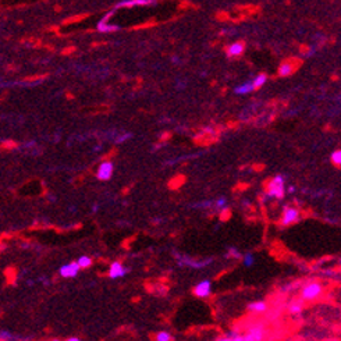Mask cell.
<instances>
[{"instance_id": "cell-19", "label": "cell", "mask_w": 341, "mask_h": 341, "mask_svg": "<svg viewBox=\"0 0 341 341\" xmlns=\"http://www.w3.org/2000/svg\"><path fill=\"white\" fill-rule=\"evenodd\" d=\"M222 340L241 341V340H245V336H240V334H238V333H234V332H230V333L226 334V336H224V339H222Z\"/></svg>"}, {"instance_id": "cell-33", "label": "cell", "mask_w": 341, "mask_h": 341, "mask_svg": "<svg viewBox=\"0 0 341 341\" xmlns=\"http://www.w3.org/2000/svg\"><path fill=\"white\" fill-rule=\"evenodd\" d=\"M70 52H74V48H67L66 50H64V53H70Z\"/></svg>"}, {"instance_id": "cell-12", "label": "cell", "mask_w": 341, "mask_h": 341, "mask_svg": "<svg viewBox=\"0 0 341 341\" xmlns=\"http://www.w3.org/2000/svg\"><path fill=\"white\" fill-rule=\"evenodd\" d=\"M267 309V304L263 302V301H256V302H252V304L248 305V311L255 312V313H262Z\"/></svg>"}, {"instance_id": "cell-3", "label": "cell", "mask_w": 341, "mask_h": 341, "mask_svg": "<svg viewBox=\"0 0 341 341\" xmlns=\"http://www.w3.org/2000/svg\"><path fill=\"white\" fill-rule=\"evenodd\" d=\"M299 220V212L298 209L295 208H287L284 209L282 216V226H290V224H294Z\"/></svg>"}, {"instance_id": "cell-21", "label": "cell", "mask_w": 341, "mask_h": 341, "mask_svg": "<svg viewBox=\"0 0 341 341\" xmlns=\"http://www.w3.org/2000/svg\"><path fill=\"white\" fill-rule=\"evenodd\" d=\"M184 265H188V266H193V267H205L206 265H209V260L208 262H195V260H184L183 262Z\"/></svg>"}, {"instance_id": "cell-18", "label": "cell", "mask_w": 341, "mask_h": 341, "mask_svg": "<svg viewBox=\"0 0 341 341\" xmlns=\"http://www.w3.org/2000/svg\"><path fill=\"white\" fill-rule=\"evenodd\" d=\"M332 163L337 167H341V149L332 153Z\"/></svg>"}, {"instance_id": "cell-30", "label": "cell", "mask_w": 341, "mask_h": 341, "mask_svg": "<svg viewBox=\"0 0 341 341\" xmlns=\"http://www.w3.org/2000/svg\"><path fill=\"white\" fill-rule=\"evenodd\" d=\"M155 22H146V24H142V25H137L134 27V30H140V28H148V27H153Z\"/></svg>"}, {"instance_id": "cell-14", "label": "cell", "mask_w": 341, "mask_h": 341, "mask_svg": "<svg viewBox=\"0 0 341 341\" xmlns=\"http://www.w3.org/2000/svg\"><path fill=\"white\" fill-rule=\"evenodd\" d=\"M97 31L99 32H116V31H119V27L117 25H109L107 22L100 21L97 24Z\"/></svg>"}, {"instance_id": "cell-2", "label": "cell", "mask_w": 341, "mask_h": 341, "mask_svg": "<svg viewBox=\"0 0 341 341\" xmlns=\"http://www.w3.org/2000/svg\"><path fill=\"white\" fill-rule=\"evenodd\" d=\"M323 292V287L320 286L319 283H309L302 287L301 290V298L304 301H313L316 298H319Z\"/></svg>"}, {"instance_id": "cell-34", "label": "cell", "mask_w": 341, "mask_h": 341, "mask_svg": "<svg viewBox=\"0 0 341 341\" xmlns=\"http://www.w3.org/2000/svg\"><path fill=\"white\" fill-rule=\"evenodd\" d=\"M68 340L70 341H78L80 339H78V337H71V339H68Z\"/></svg>"}, {"instance_id": "cell-28", "label": "cell", "mask_w": 341, "mask_h": 341, "mask_svg": "<svg viewBox=\"0 0 341 341\" xmlns=\"http://www.w3.org/2000/svg\"><path fill=\"white\" fill-rule=\"evenodd\" d=\"M187 7H195L196 8L198 6H195V4H193V3H191V1H187V0H184V1H181V3H180V8H183V10H184V8H187Z\"/></svg>"}, {"instance_id": "cell-31", "label": "cell", "mask_w": 341, "mask_h": 341, "mask_svg": "<svg viewBox=\"0 0 341 341\" xmlns=\"http://www.w3.org/2000/svg\"><path fill=\"white\" fill-rule=\"evenodd\" d=\"M231 255H233V256H236V258H240V253L236 252V249H234V248L231 249Z\"/></svg>"}, {"instance_id": "cell-9", "label": "cell", "mask_w": 341, "mask_h": 341, "mask_svg": "<svg viewBox=\"0 0 341 341\" xmlns=\"http://www.w3.org/2000/svg\"><path fill=\"white\" fill-rule=\"evenodd\" d=\"M244 49H245L244 42H236V44H233L231 46H229V48L226 49V52H227V56H230V57H238V56H241V54H243Z\"/></svg>"}, {"instance_id": "cell-1", "label": "cell", "mask_w": 341, "mask_h": 341, "mask_svg": "<svg viewBox=\"0 0 341 341\" xmlns=\"http://www.w3.org/2000/svg\"><path fill=\"white\" fill-rule=\"evenodd\" d=\"M286 194V188H284V177L283 176H276L270 180V183L267 184V195L272 198H277L282 199Z\"/></svg>"}, {"instance_id": "cell-29", "label": "cell", "mask_w": 341, "mask_h": 341, "mask_svg": "<svg viewBox=\"0 0 341 341\" xmlns=\"http://www.w3.org/2000/svg\"><path fill=\"white\" fill-rule=\"evenodd\" d=\"M216 17L219 18V20H229L230 18V15H229V13H226V11H219L217 14H216Z\"/></svg>"}, {"instance_id": "cell-11", "label": "cell", "mask_w": 341, "mask_h": 341, "mask_svg": "<svg viewBox=\"0 0 341 341\" xmlns=\"http://www.w3.org/2000/svg\"><path fill=\"white\" fill-rule=\"evenodd\" d=\"M295 71V66H294V63L292 61H283L282 64H280V67H279V75L280 77H289V75H291L292 73Z\"/></svg>"}, {"instance_id": "cell-13", "label": "cell", "mask_w": 341, "mask_h": 341, "mask_svg": "<svg viewBox=\"0 0 341 341\" xmlns=\"http://www.w3.org/2000/svg\"><path fill=\"white\" fill-rule=\"evenodd\" d=\"M252 91H255L252 81L245 82V84H243V85H240V87H237V88H236V92H237V94H240V95L249 94V92H252Z\"/></svg>"}, {"instance_id": "cell-26", "label": "cell", "mask_w": 341, "mask_h": 341, "mask_svg": "<svg viewBox=\"0 0 341 341\" xmlns=\"http://www.w3.org/2000/svg\"><path fill=\"white\" fill-rule=\"evenodd\" d=\"M226 203H227V200H226V198H219V199L216 200V209H223L226 208Z\"/></svg>"}, {"instance_id": "cell-20", "label": "cell", "mask_w": 341, "mask_h": 341, "mask_svg": "<svg viewBox=\"0 0 341 341\" xmlns=\"http://www.w3.org/2000/svg\"><path fill=\"white\" fill-rule=\"evenodd\" d=\"M77 262L80 263L81 269H87V267L92 266V259H91V258H88V256H81V258H78V260H77Z\"/></svg>"}, {"instance_id": "cell-23", "label": "cell", "mask_w": 341, "mask_h": 341, "mask_svg": "<svg viewBox=\"0 0 341 341\" xmlns=\"http://www.w3.org/2000/svg\"><path fill=\"white\" fill-rule=\"evenodd\" d=\"M236 10L237 11H246V13H255V11H258V7L256 6H251V4L249 6H244L243 4V6H237Z\"/></svg>"}, {"instance_id": "cell-24", "label": "cell", "mask_w": 341, "mask_h": 341, "mask_svg": "<svg viewBox=\"0 0 341 341\" xmlns=\"http://www.w3.org/2000/svg\"><path fill=\"white\" fill-rule=\"evenodd\" d=\"M230 215H231V212L227 209V206H226V208H223L222 213H220V220H222V222L229 220V219H230Z\"/></svg>"}, {"instance_id": "cell-5", "label": "cell", "mask_w": 341, "mask_h": 341, "mask_svg": "<svg viewBox=\"0 0 341 341\" xmlns=\"http://www.w3.org/2000/svg\"><path fill=\"white\" fill-rule=\"evenodd\" d=\"M113 171H114V164L111 163V162H103V163L99 166V169L97 171V180H100V181L110 180L111 176H113Z\"/></svg>"}, {"instance_id": "cell-17", "label": "cell", "mask_w": 341, "mask_h": 341, "mask_svg": "<svg viewBox=\"0 0 341 341\" xmlns=\"http://www.w3.org/2000/svg\"><path fill=\"white\" fill-rule=\"evenodd\" d=\"M89 14H78V15H74V17H68V18H66L64 20V22L63 24H74V22H80L82 21V20H85L87 17H88Z\"/></svg>"}, {"instance_id": "cell-16", "label": "cell", "mask_w": 341, "mask_h": 341, "mask_svg": "<svg viewBox=\"0 0 341 341\" xmlns=\"http://www.w3.org/2000/svg\"><path fill=\"white\" fill-rule=\"evenodd\" d=\"M267 80V75L266 74H259L255 80H253V88L255 89H259L260 87H263V84L266 82Z\"/></svg>"}, {"instance_id": "cell-25", "label": "cell", "mask_w": 341, "mask_h": 341, "mask_svg": "<svg viewBox=\"0 0 341 341\" xmlns=\"http://www.w3.org/2000/svg\"><path fill=\"white\" fill-rule=\"evenodd\" d=\"M244 265L245 266H252L253 265V256L251 253H248V255L244 256Z\"/></svg>"}, {"instance_id": "cell-8", "label": "cell", "mask_w": 341, "mask_h": 341, "mask_svg": "<svg viewBox=\"0 0 341 341\" xmlns=\"http://www.w3.org/2000/svg\"><path fill=\"white\" fill-rule=\"evenodd\" d=\"M127 273V269L120 262H114V263H111L110 266V270H109V277H111V279H120V277H123V276H126Z\"/></svg>"}, {"instance_id": "cell-15", "label": "cell", "mask_w": 341, "mask_h": 341, "mask_svg": "<svg viewBox=\"0 0 341 341\" xmlns=\"http://www.w3.org/2000/svg\"><path fill=\"white\" fill-rule=\"evenodd\" d=\"M302 309H304V305H302V302H299V301L292 302V304L290 305V313L291 315H299L302 312Z\"/></svg>"}, {"instance_id": "cell-6", "label": "cell", "mask_w": 341, "mask_h": 341, "mask_svg": "<svg viewBox=\"0 0 341 341\" xmlns=\"http://www.w3.org/2000/svg\"><path fill=\"white\" fill-rule=\"evenodd\" d=\"M210 291H212V284H210V282H209V280H202V282L198 283V284L195 286L194 294H195L196 297L205 298L210 294Z\"/></svg>"}, {"instance_id": "cell-7", "label": "cell", "mask_w": 341, "mask_h": 341, "mask_svg": "<svg viewBox=\"0 0 341 341\" xmlns=\"http://www.w3.org/2000/svg\"><path fill=\"white\" fill-rule=\"evenodd\" d=\"M263 337H265V330H263L262 325H255V326L251 327V329H249V332L246 333V336H245V340L258 341V340H262Z\"/></svg>"}, {"instance_id": "cell-32", "label": "cell", "mask_w": 341, "mask_h": 341, "mask_svg": "<svg viewBox=\"0 0 341 341\" xmlns=\"http://www.w3.org/2000/svg\"><path fill=\"white\" fill-rule=\"evenodd\" d=\"M127 137H130V134H128V135H123V137H121V138H120V140L117 142H123V141H124V140H127Z\"/></svg>"}, {"instance_id": "cell-27", "label": "cell", "mask_w": 341, "mask_h": 341, "mask_svg": "<svg viewBox=\"0 0 341 341\" xmlns=\"http://www.w3.org/2000/svg\"><path fill=\"white\" fill-rule=\"evenodd\" d=\"M0 339H1V340H11V339H14V337H13V334H10L8 332H6V330H1V332H0Z\"/></svg>"}, {"instance_id": "cell-22", "label": "cell", "mask_w": 341, "mask_h": 341, "mask_svg": "<svg viewBox=\"0 0 341 341\" xmlns=\"http://www.w3.org/2000/svg\"><path fill=\"white\" fill-rule=\"evenodd\" d=\"M156 340L157 341H170L173 340V336L167 332H160V333L156 334Z\"/></svg>"}, {"instance_id": "cell-10", "label": "cell", "mask_w": 341, "mask_h": 341, "mask_svg": "<svg viewBox=\"0 0 341 341\" xmlns=\"http://www.w3.org/2000/svg\"><path fill=\"white\" fill-rule=\"evenodd\" d=\"M155 1L153 0H127V1H123L116 6V8L121 7H134V6H149V4H153Z\"/></svg>"}, {"instance_id": "cell-4", "label": "cell", "mask_w": 341, "mask_h": 341, "mask_svg": "<svg viewBox=\"0 0 341 341\" xmlns=\"http://www.w3.org/2000/svg\"><path fill=\"white\" fill-rule=\"evenodd\" d=\"M80 263L78 262H71V263H67V265H63V266L59 269V273L61 277H66V279H71V277H75L80 272Z\"/></svg>"}]
</instances>
